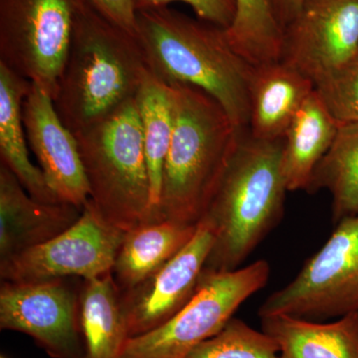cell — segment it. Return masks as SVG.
I'll use <instances>...</instances> for the list:
<instances>
[{"label":"cell","mask_w":358,"mask_h":358,"mask_svg":"<svg viewBox=\"0 0 358 358\" xmlns=\"http://www.w3.org/2000/svg\"><path fill=\"white\" fill-rule=\"evenodd\" d=\"M136 21V40L154 76L202 90L248 131L254 66L235 51L226 29L169 6L138 11Z\"/></svg>","instance_id":"cell-1"},{"label":"cell","mask_w":358,"mask_h":358,"mask_svg":"<svg viewBox=\"0 0 358 358\" xmlns=\"http://www.w3.org/2000/svg\"><path fill=\"white\" fill-rule=\"evenodd\" d=\"M147 66L138 40L106 18L88 0H77L74 29L53 103L77 134L136 98Z\"/></svg>","instance_id":"cell-2"},{"label":"cell","mask_w":358,"mask_h":358,"mask_svg":"<svg viewBox=\"0 0 358 358\" xmlns=\"http://www.w3.org/2000/svg\"><path fill=\"white\" fill-rule=\"evenodd\" d=\"M282 152V138L263 141L248 131L242 134L200 219L214 236L205 270H237L281 222L289 192Z\"/></svg>","instance_id":"cell-3"},{"label":"cell","mask_w":358,"mask_h":358,"mask_svg":"<svg viewBox=\"0 0 358 358\" xmlns=\"http://www.w3.org/2000/svg\"><path fill=\"white\" fill-rule=\"evenodd\" d=\"M169 86L173 131L154 221L197 225L245 131L202 90Z\"/></svg>","instance_id":"cell-4"},{"label":"cell","mask_w":358,"mask_h":358,"mask_svg":"<svg viewBox=\"0 0 358 358\" xmlns=\"http://www.w3.org/2000/svg\"><path fill=\"white\" fill-rule=\"evenodd\" d=\"M75 136L96 210L124 232L148 222L152 193L136 99Z\"/></svg>","instance_id":"cell-5"},{"label":"cell","mask_w":358,"mask_h":358,"mask_svg":"<svg viewBox=\"0 0 358 358\" xmlns=\"http://www.w3.org/2000/svg\"><path fill=\"white\" fill-rule=\"evenodd\" d=\"M270 275L266 260L229 272L204 268L192 300L162 326L129 338L122 358H186L262 289Z\"/></svg>","instance_id":"cell-6"},{"label":"cell","mask_w":358,"mask_h":358,"mask_svg":"<svg viewBox=\"0 0 358 358\" xmlns=\"http://www.w3.org/2000/svg\"><path fill=\"white\" fill-rule=\"evenodd\" d=\"M334 227L293 281L264 301L259 317L329 320L358 313V214Z\"/></svg>","instance_id":"cell-7"},{"label":"cell","mask_w":358,"mask_h":358,"mask_svg":"<svg viewBox=\"0 0 358 358\" xmlns=\"http://www.w3.org/2000/svg\"><path fill=\"white\" fill-rule=\"evenodd\" d=\"M77 0H0V63L55 98Z\"/></svg>","instance_id":"cell-8"},{"label":"cell","mask_w":358,"mask_h":358,"mask_svg":"<svg viewBox=\"0 0 358 358\" xmlns=\"http://www.w3.org/2000/svg\"><path fill=\"white\" fill-rule=\"evenodd\" d=\"M126 233L108 222L89 199L77 222L64 232L0 262V278L35 282L102 277L112 272Z\"/></svg>","instance_id":"cell-9"},{"label":"cell","mask_w":358,"mask_h":358,"mask_svg":"<svg viewBox=\"0 0 358 358\" xmlns=\"http://www.w3.org/2000/svg\"><path fill=\"white\" fill-rule=\"evenodd\" d=\"M80 289L67 279L2 281L0 329L27 334L52 358H84Z\"/></svg>","instance_id":"cell-10"},{"label":"cell","mask_w":358,"mask_h":358,"mask_svg":"<svg viewBox=\"0 0 358 358\" xmlns=\"http://www.w3.org/2000/svg\"><path fill=\"white\" fill-rule=\"evenodd\" d=\"M358 57V0H306L284 29L281 60L319 83Z\"/></svg>","instance_id":"cell-11"},{"label":"cell","mask_w":358,"mask_h":358,"mask_svg":"<svg viewBox=\"0 0 358 358\" xmlns=\"http://www.w3.org/2000/svg\"><path fill=\"white\" fill-rule=\"evenodd\" d=\"M213 243L210 226L200 220L185 248L138 286L121 292L129 338L162 326L192 300Z\"/></svg>","instance_id":"cell-12"},{"label":"cell","mask_w":358,"mask_h":358,"mask_svg":"<svg viewBox=\"0 0 358 358\" xmlns=\"http://www.w3.org/2000/svg\"><path fill=\"white\" fill-rule=\"evenodd\" d=\"M22 117L28 143L52 192L62 203L83 208L90 188L76 136L61 121L52 96L38 85H30Z\"/></svg>","instance_id":"cell-13"},{"label":"cell","mask_w":358,"mask_h":358,"mask_svg":"<svg viewBox=\"0 0 358 358\" xmlns=\"http://www.w3.org/2000/svg\"><path fill=\"white\" fill-rule=\"evenodd\" d=\"M83 208L46 203L30 196L13 171L0 166V262L58 236L81 216Z\"/></svg>","instance_id":"cell-14"},{"label":"cell","mask_w":358,"mask_h":358,"mask_svg":"<svg viewBox=\"0 0 358 358\" xmlns=\"http://www.w3.org/2000/svg\"><path fill=\"white\" fill-rule=\"evenodd\" d=\"M315 85L300 71L279 60L254 67L250 83L248 133L263 141L284 138Z\"/></svg>","instance_id":"cell-15"},{"label":"cell","mask_w":358,"mask_h":358,"mask_svg":"<svg viewBox=\"0 0 358 358\" xmlns=\"http://www.w3.org/2000/svg\"><path fill=\"white\" fill-rule=\"evenodd\" d=\"M262 331L280 348V358H358V313L331 320L272 315L260 317Z\"/></svg>","instance_id":"cell-16"},{"label":"cell","mask_w":358,"mask_h":358,"mask_svg":"<svg viewBox=\"0 0 358 358\" xmlns=\"http://www.w3.org/2000/svg\"><path fill=\"white\" fill-rule=\"evenodd\" d=\"M196 229L197 225L159 220L128 231L112 270L120 291L134 288L164 267L185 248Z\"/></svg>","instance_id":"cell-17"},{"label":"cell","mask_w":358,"mask_h":358,"mask_svg":"<svg viewBox=\"0 0 358 358\" xmlns=\"http://www.w3.org/2000/svg\"><path fill=\"white\" fill-rule=\"evenodd\" d=\"M31 82L18 76L0 63V157L30 196L58 203L43 173L35 166L28 155L27 136L23 124L22 103Z\"/></svg>","instance_id":"cell-18"},{"label":"cell","mask_w":358,"mask_h":358,"mask_svg":"<svg viewBox=\"0 0 358 358\" xmlns=\"http://www.w3.org/2000/svg\"><path fill=\"white\" fill-rule=\"evenodd\" d=\"M339 126L315 90L282 138V169L289 192L307 190L313 171L333 145Z\"/></svg>","instance_id":"cell-19"},{"label":"cell","mask_w":358,"mask_h":358,"mask_svg":"<svg viewBox=\"0 0 358 358\" xmlns=\"http://www.w3.org/2000/svg\"><path fill=\"white\" fill-rule=\"evenodd\" d=\"M80 303L84 358H122L129 336L121 291L112 272L85 280Z\"/></svg>","instance_id":"cell-20"},{"label":"cell","mask_w":358,"mask_h":358,"mask_svg":"<svg viewBox=\"0 0 358 358\" xmlns=\"http://www.w3.org/2000/svg\"><path fill=\"white\" fill-rule=\"evenodd\" d=\"M143 126V148L152 193V208L148 222L154 221L159 207L162 173L173 131V91L169 85L145 73L136 94Z\"/></svg>","instance_id":"cell-21"},{"label":"cell","mask_w":358,"mask_h":358,"mask_svg":"<svg viewBox=\"0 0 358 358\" xmlns=\"http://www.w3.org/2000/svg\"><path fill=\"white\" fill-rule=\"evenodd\" d=\"M327 190L334 225L358 214V122L339 126L333 145L313 171L306 192Z\"/></svg>","instance_id":"cell-22"},{"label":"cell","mask_w":358,"mask_h":358,"mask_svg":"<svg viewBox=\"0 0 358 358\" xmlns=\"http://www.w3.org/2000/svg\"><path fill=\"white\" fill-rule=\"evenodd\" d=\"M234 20L226 29L239 55L254 67L281 60L284 30L273 0H235Z\"/></svg>","instance_id":"cell-23"},{"label":"cell","mask_w":358,"mask_h":358,"mask_svg":"<svg viewBox=\"0 0 358 358\" xmlns=\"http://www.w3.org/2000/svg\"><path fill=\"white\" fill-rule=\"evenodd\" d=\"M186 358H280L272 336L233 317L210 338L197 345Z\"/></svg>","instance_id":"cell-24"},{"label":"cell","mask_w":358,"mask_h":358,"mask_svg":"<svg viewBox=\"0 0 358 358\" xmlns=\"http://www.w3.org/2000/svg\"><path fill=\"white\" fill-rule=\"evenodd\" d=\"M315 90L339 124L358 122V57L320 80Z\"/></svg>","instance_id":"cell-25"},{"label":"cell","mask_w":358,"mask_h":358,"mask_svg":"<svg viewBox=\"0 0 358 358\" xmlns=\"http://www.w3.org/2000/svg\"><path fill=\"white\" fill-rule=\"evenodd\" d=\"M138 11L169 6L173 2H182L192 7L197 18L228 29L234 20L236 3L235 0H133Z\"/></svg>","instance_id":"cell-26"},{"label":"cell","mask_w":358,"mask_h":358,"mask_svg":"<svg viewBox=\"0 0 358 358\" xmlns=\"http://www.w3.org/2000/svg\"><path fill=\"white\" fill-rule=\"evenodd\" d=\"M96 10L136 38V10L133 0H88Z\"/></svg>","instance_id":"cell-27"},{"label":"cell","mask_w":358,"mask_h":358,"mask_svg":"<svg viewBox=\"0 0 358 358\" xmlns=\"http://www.w3.org/2000/svg\"><path fill=\"white\" fill-rule=\"evenodd\" d=\"M306 0H273L277 20L282 30L296 17Z\"/></svg>","instance_id":"cell-28"},{"label":"cell","mask_w":358,"mask_h":358,"mask_svg":"<svg viewBox=\"0 0 358 358\" xmlns=\"http://www.w3.org/2000/svg\"><path fill=\"white\" fill-rule=\"evenodd\" d=\"M0 358H8V357H6V355H1V357H0Z\"/></svg>","instance_id":"cell-29"}]
</instances>
